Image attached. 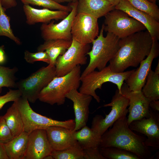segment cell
Masks as SVG:
<instances>
[{
    "mask_svg": "<svg viewBox=\"0 0 159 159\" xmlns=\"http://www.w3.org/2000/svg\"><path fill=\"white\" fill-rule=\"evenodd\" d=\"M153 42L147 30L120 39V48L109 61L111 70L120 73L130 67H137L150 53Z\"/></svg>",
    "mask_w": 159,
    "mask_h": 159,
    "instance_id": "cell-1",
    "label": "cell"
},
{
    "mask_svg": "<svg viewBox=\"0 0 159 159\" xmlns=\"http://www.w3.org/2000/svg\"><path fill=\"white\" fill-rule=\"evenodd\" d=\"M128 112H125L101 136L99 147H118L133 153L140 159H151L152 153L145 143L146 138L136 134L129 128L126 117Z\"/></svg>",
    "mask_w": 159,
    "mask_h": 159,
    "instance_id": "cell-2",
    "label": "cell"
},
{
    "mask_svg": "<svg viewBox=\"0 0 159 159\" xmlns=\"http://www.w3.org/2000/svg\"><path fill=\"white\" fill-rule=\"evenodd\" d=\"M104 24H102L99 35L92 42V49L87 54L89 63L81 75L82 77L97 69L100 70L115 56L120 48V39L112 33L103 35Z\"/></svg>",
    "mask_w": 159,
    "mask_h": 159,
    "instance_id": "cell-3",
    "label": "cell"
},
{
    "mask_svg": "<svg viewBox=\"0 0 159 159\" xmlns=\"http://www.w3.org/2000/svg\"><path fill=\"white\" fill-rule=\"evenodd\" d=\"M81 74V66L78 65L65 75L56 76L41 91L38 99L51 105L64 104L66 95L80 87Z\"/></svg>",
    "mask_w": 159,
    "mask_h": 159,
    "instance_id": "cell-4",
    "label": "cell"
},
{
    "mask_svg": "<svg viewBox=\"0 0 159 159\" xmlns=\"http://www.w3.org/2000/svg\"><path fill=\"white\" fill-rule=\"evenodd\" d=\"M135 70L120 73L114 72L111 70L109 65L99 71L95 70L80 77L82 84L79 92L91 96L99 103L100 99L95 92L97 89H101L104 83L109 82L116 85L119 93L121 94V89L124 81Z\"/></svg>",
    "mask_w": 159,
    "mask_h": 159,
    "instance_id": "cell-5",
    "label": "cell"
},
{
    "mask_svg": "<svg viewBox=\"0 0 159 159\" xmlns=\"http://www.w3.org/2000/svg\"><path fill=\"white\" fill-rule=\"evenodd\" d=\"M17 104L23 122L24 131L28 133L37 129L46 130L52 126L62 127L71 130L74 128V120L71 119L60 121L39 114L32 109L25 98L21 97L17 100Z\"/></svg>",
    "mask_w": 159,
    "mask_h": 159,
    "instance_id": "cell-6",
    "label": "cell"
},
{
    "mask_svg": "<svg viewBox=\"0 0 159 159\" xmlns=\"http://www.w3.org/2000/svg\"><path fill=\"white\" fill-rule=\"evenodd\" d=\"M56 76L55 66L49 64L16 82V88L21 92V97L34 103L38 99L41 91Z\"/></svg>",
    "mask_w": 159,
    "mask_h": 159,
    "instance_id": "cell-7",
    "label": "cell"
},
{
    "mask_svg": "<svg viewBox=\"0 0 159 159\" xmlns=\"http://www.w3.org/2000/svg\"><path fill=\"white\" fill-rule=\"evenodd\" d=\"M104 16V31L120 39L146 29L143 24L120 10L115 9Z\"/></svg>",
    "mask_w": 159,
    "mask_h": 159,
    "instance_id": "cell-8",
    "label": "cell"
},
{
    "mask_svg": "<svg viewBox=\"0 0 159 159\" xmlns=\"http://www.w3.org/2000/svg\"><path fill=\"white\" fill-rule=\"evenodd\" d=\"M128 98L119 93L118 89L115 92L110 103L105 104L104 107H111V110L104 118L102 115H96L93 118L91 129L99 136L101 137L108 128L125 112L128 111Z\"/></svg>",
    "mask_w": 159,
    "mask_h": 159,
    "instance_id": "cell-9",
    "label": "cell"
},
{
    "mask_svg": "<svg viewBox=\"0 0 159 159\" xmlns=\"http://www.w3.org/2000/svg\"><path fill=\"white\" fill-rule=\"evenodd\" d=\"M90 49V44H81L72 39L70 47L56 60L55 64L56 76H63L76 66L85 64L87 63L86 55Z\"/></svg>",
    "mask_w": 159,
    "mask_h": 159,
    "instance_id": "cell-10",
    "label": "cell"
},
{
    "mask_svg": "<svg viewBox=\"0 0 159 159\" xmlns=\"http://www.w3.org/2000/svg\"><path fill=\"white\" fill-rule=\"evenodd\" d=\"M98 19L87 14L77 13L72 21V39L81 44L92 43L98 36Z\"/></svg>",
    "mask_w": 159,
    "mask_h": 159,
    "instance_id": "cell-11",
    "label": "cell"
},
{
    "mask_svg": "<svg viewBox=\"0 0 159 159\" xmlns=\"http://www.w3.org/2000/svg\"><path fill=\"white\" fill-rule=\"evenodd\" d=\"M77 1L70 4L71 11L59 22L55 24L53 21L48 23L42 24L40 27L41 35L44 41L55 39L72 40L71 27L73 19L77 13Z\"/></svg>",
    "mask_w": 159,
    "mask_h": 159,
    "instance_id": "cell-12",
    "label": "cell"
},
{
    "mask_svg": "<svg viewBox=\"0 0 159 159\" xmlns=\"http://www.w3.org/2000/svg\"><path fill=\"white\" fill-rule=\"evenodd\" d=\"M132 130L147 137L145 143L147 146L153 149H159V113L150 108V117L134 120L129 125Z\"/></svg>",
    "mask_w": 159,
    "mask_h": 159,
    "instance_id": "cell-13",
    "label": "cell"
},
{
    "mask_svg": "<svg viewBox=\"0 0 159 159\" xmlns=\"http://www.w3.org/2000/svg\"><path fill=\"white\" fill-rule=\"evenodd\" d=\"M152 47L148 55L140 63L139 67L132 72L125 80L130 90L134 92L142 91L148 75L151 69L153 59L159 55V44L158 40L153 39Z\"/></svg>",
    "mask_w": 159,
    "mask_h": 159,
    "instance_id": "cell-14",
    "label": "cell"
},
{
    "mask_svg": "<svg viewBox=\"0 0 159 159\" xmlns=\"http://www.w3.org/2000/svg\"><path fill=\"white\" fill-rule=\"evenodd\" d=\"M121 92L129 100V113L127 117L128 125L133 121L150 117V101L144 96L142 91L134 92L130 90L127 85L123 83Z\"/></svg>",
    "mask_w": 159,
    "mask_h": 159,
    "instance_id": "cell-15",
    "label": "cell"
},
{
    "mask_svg": "<svg viewBox=\"0 0 159 159\" xmlns=\"http://www.w3.org/2000/svg\"><path fill=\"white\" fill-rule=\"evenodd\" d=\"M52 151L46 130L37 129L29 133L24 159H44Z\"/></svg>",
    "mask_w": 159,
    "mask_h": 159,
    "instance_id": "cell-16",
    "label": "cell"
},
{
    "mask_svg": "<svg viewBox=\"0 0 159 159\" xmlns=\"http://www.w3.org/2000/svg\"><path fill=\"white\" fill-rule=\"evenodd\" d=\"M92 97L73 89L66 95V98L71 100L75 115V126L77 131L86 125L89 117V106Z\"/></svg>",
    "mask_w": 159,
    "mask_h": 159,
    "instance_id": "cell-17",
    "label": "cell"
},
{
    "mask_svg": "<svg viewBox=\"0 0 159 159\" xmlns=\"http://www.w3.org/2000/svg\"><path fill=\"white\" fill-rule=\"evenodd\" d=\"M115 9L120 10L143 24L153 39H159V21L149 15L134 7L127 0H120Z\"/></svg>",
    "mask_w": 159,
    "mask_h": 159,
    "instance_id": "cell-18",
    "label": "cell"
},
{
    "mask_svg": "<svg viewBox=\"0 0 159 159\" xmlns=\"http://www.w3.org/2000/svg\"><path fill=\"white\" fill-rule=\"evenodd\" d=\"M23 10L26 17V23L29 25L39 23H48L54 20H62L69 13L65 11L53 10L44 8L37 9L28 4L24 5Z\"/></svg>",
    "mask_w": 159,
    "mask_h": 159,
    "instance_id": "cell-19",
    "label": "cell"
},
{
    "mask_svg": "<svg viewBox=\"0 0 159 159\" xmlns=\"http://www.w3.org/2000/svg\"><path fill=\"white\" fill-rule=\"evenodd\" d=\"M53 151H60L69 148L77 141L74 137L75 131L62 127L52 126L46 129Z\"/></svg>",
    "mask_w": 159,
    "mask_h": 159,
    "instance_id": "cell-20",
    "label": "cell"
},
{
    "mask_svg": "<svg viewBox=\"0 0 159 159\" xmlns=\"http://www.w3.org/2000/svg\"><path fill=\"white\" fill-rule=\"evenodd\" d=\"M115 9V6L106 0H78L77 13H85L97 19L105 16Z\"/></svg>",
    "mask_w": 159,
    "mask_h": 159,
    "instance_id": "cell-21",
    "label": "cell"
},
{
    "mask_svg": "<svg viewBox=\"0 0 159 159\" xmlns=\"http://www.w3.org/2000/svg\"><path fill=\"white\" fill-rule=\"evenodd\" d=\"M72 41L55 39L45 41L37 48V51H45L50 59L49 64L55 66L58 57L63 54L70 47Z\"/></svg>",
    "mask_w": 159,
    "mask_h": 159,
    "instance_id": "cell-22",
    "label": "cell"
},
{
    "mask_svg": "<svg viewBox=\"0 0 159 159\" xmlns=\"http://www.w3.org/2000/svg\"><path fill=\"white\" fill-rule=\"evenodd\" d=\"M29 134L23 131L19 135L3 144L9 159H24Z\"/></svg>",
    "mask_w": 159,
    "mask_h": 159,
    "instance_id": "cell-23",
    "label": "cell"
},
{
    "mask_svg": "<svg viewBox=\"0 0 159 159\" xmlns=\"http://www.w3.org/2000/svg\"><path fill=\"white\" fill-rule=\"evenodd\" d=\"M13 137L20 135L24 131V124L18 108L17 101L14 102L3 116Z\"/></svg>",
    "mask_w": 159,
    "mask_h": 159,
    "instance_id": "cell-24",
    "label": "cell"
},
{
    "mask_svg": "<svg viewBox=\"0 0 159 159\" xmlns=\"http://www.w3.org/2000/svg\"><path fill=\"white\" fill-rule=\"evenodd\" d=\"M142 91L150 102L159 99V60L155 71L149 72Z\"/></svg>",
    "mask_w": 159,
    "mask_h": 159,
    "instance_id": "cell-25",
    "label": "cell"
},
{
    "mask_svg": "<svg viewBox=\"0 0 159 159\" xmlns=\"http://www.w3.org/2000/svg\"><path fill=\"white\" fill-rule=\"evenodd\" d=\"M74 137L83 150L97 148L99 147L101 137L87 125L79 130L75 131Z\"/></svg>",
    "mask_w": 159,
    "mask_h": 159,
    "instance_id": "cell-26",
    "label": "cell"
},
{
    "mask_svg": "<svg viewBox=\"0 0 159 159\" xmlns=\"http://www.w3.org/2000/svg\"><path fill=\"white\" fill-rule=\"evenodd\" d=\"M6 10L3 7L0 0V36H4L13 41L16 44H21L20 39L14 33L11 28L10 18L5 12Z\"/></svg>",
    "mask_w": 159,
    "mask_h": 159,
    "instance_id": "cell-27",
    "label": "cell"
},
{
    "mask_svg": "<svg viewBox=\"0 0 159 159\" xmlns=\"http://www.w3.org/2000/svg\"><path fill=\"white\" fill-rule=\"evenodd\" d=\"M101 155L107 159H140L133 153L115 147L99 148Z\"/></svg>",
    "mask_w": 159,
    "mask_h": 159,
    "instance_id": "cell-28",
    "label": "cell"
},
{
    "mask_svg": "<svg viewBox=\"0 0 159 159\" xmlns=\"http://www.w3.org/2000/svg\"><path fill=\"white\" fill-rule=\"evenodd\" d=\"M51 155L54 159H84L83 150L77 141L64 150L52 151Z\"/></svg>",
    "mask_w": 159,
    "mask_h": 159,
    "instance_id": "cell-29",
    "label": "cell"
},
{
    "mask_svg": "<svg viewBox=\"0 0 159 159\" xmlns=\"http://www.w3.org/2000/svg\"><path fill=\"white\" fill-rule=\"evenodd\" d=\"M18 71L16 67L10 68L0 65V94L3 87L16 88L15 74Z\"/></svg>",
    "mask_w": 159,
    "mask_h": 159,
    "instance_id": "cell-30",
    "label": "cell"
},
{
    "mask_svg": "<svg viewBox=\"0 0 159 159\" xmlns=\"http://www.w3.org/2000/svg\"><path fill=\"white\" fill-rule=\"evenodd\" d=\"M134 7L146 13L159 21V9L155 4L148 0H127Z\"/></svg>",
    "mask_w": 159,
    "mask_h": 159,
    "instance_id": "cell-31",
    "label": "cell"
},
{
    "mask_svg": "<svg viewBox=\"0 0 159 159\" xmlns=\"http://www.w3.org/2000/svg\"><path fill=\"white\" fill-rule=\"evenodd\" d=\"M24 4L32 5L42 6L44 8L52 10H55L65 11L69 12L72 10L69 5L64 6L52 0H20Z\"/></svg>",
    "mask_w": 159,
    "mask_h": 159,
    "instance_id": "cell-32",
    "label": "cell"
},
{
    "mask_svg": "<svg viewBox=\"0 0 159 159\" xmlns=\"http://www.w3.org/2000/svg\"><path fill=\"white\" fill-rule=\"evenodd\" d=\"M24 58L26 62L29 64H33L37 61H42L48 64L50 62L49 56L45 51L31 52L28 50H25Z\"/></svg>",
    "mask_w": 159,
    "mask_h": 159,
    "instance_id": "cell-33",
    "label": "cell"
},
{
    "mask_svg": "<svg viewBox=\"0 0 159 159\" xmlns=\"http://www.w3.org/2000/svg\"><path fill=\"white\" fill-rule=\"evenodd\" d=\"M21 96V92L18 89H9V91L6 94L3 95H0V110L6 103L10 102L17 101Z\"/></svg>",
    "mask_w": 159,
    "mask_h": 159,
    "instance_id": "cell-34",
    "label": "cell"
},
{
    "mask_svg": "<svg viewBox=\"0 0 159 159\" xmlns=\"http://www.w3.org/2000/svg\"><path fill=\"white\" fill-rule=\"evenodd\" d=\"M13 138L3 116H0V143L4 144Z\"/></svg>",
    "mask_w": 159,
    "mask_h": 159,
    "instance_id": "cell-35",
    "label": "cell"
},
{
    "mask_svg": "<svg viewBox=\"0 0 159 159\" xmlns=\"http://www.w3.org/2000/svg\"><path fill=\"white\" fill-rule=\"evenodd\" d=\"M99 148L84 149V159H107L101 155Z\"/></svg>",
    "mask_w": 159,
    "mask_h": 159,
    "instance_id": "cell-36",
    "label": "cell"
},
{
    "mask_svg": "<svg viewBox=\"0 0 159 159\" xmlns=\"http://www.w3.org/2000/svg\"><path fill=\"white\" fill-rule=\"evenodd\" d=\"M3 7L6 9L15 7L17 3L16 0H1Z\"/></svg>",
    "mask_w": 159,
    "mask_h": 159,
    "instance_id": "cell-37",
    "label": "cell"
},
{
    "mask_svg": "<svg viewBox=\"0 0 159 159\" xmlns=\"http://www.w3.org/2000/svg\"><path fill=\"white\" fill-rule=\"evenodd\" d=\"M4 45L0 46V65H2L6 63L7 61V57L4 50Z\"/></svg>",
    "mask_w": 159,
    "mask_h": 159,
    "instance_id": "cell-38",
    "label": "cell"
},
{
    "mask_svg": "<svg viewBox=\"0 0 159 159\" xmlns=\"http://www.w3.org/2000/svg\"><path fill=\"white\" fill-rule=\"evenodd\" d=\"M149 107L155 112H159V100L151 101L149 103Z\"/></svg>",
    "mask_w": 159,
    "mask_h": 159,
    "instance_id": "cell-39",
    "label": "cell"
},
{
    "mask_svg": "<svg viewBox=\"0 0 159 159\" xmlns=\"http://www.w3.org/2000/svg\"><path fill=\"white\" fill-rule=\"evenodd\" d=\"M0 159H9L3 144L0 143Z\"/></svg>",
    "mask_w": 159,
    "mask_h": 159,
    "instance_id": "cell-40",
    "label": "cell"
},
{
    "mask_svg": "<svg viewBox=\"0 0 159 159\" xmlns=\"http://www.w3.org/2000/svg\"><path fill=\"white\" fill-rule=\"evenodd\" d=\"M113 5L114 6H116L119 3L120 0H106Z\"/></svg>",
    "mask_w": 159,
    "mask_h": 159,
    "instance_id": "cell-41",
    "label": "cell"
},
{
    "mask_svg": "<svg viewBox=\"0 0 159 159\" xmlns=\"http://www.w3.org/2000/svg\"><path fill=\"white\" fill-rule=\"evenodd\" d=\"M60 4L61 3L65 2H69L71 1V0H52Z\"/></svg>",
    "mask_w": 159,
    "mask_h": 159,
    "instance_id": "cell-42",
    "label": "cell"
},
{
    "mask_svg": "<svg viewBox=\"0 0 159 159\" xmlns=\"http://www.w3.org/2000/svg\"><path fill=\"white\" fill-rule=\"evenodd\" d=\"M44 159H54L52 155H50L45 157Z\"/></svg>",
    "mask_w": 159,
    "mask_h": 159,
    "instance_id": "cell-43",
    "label": "cell"
},
{
    "mask_svg": "<svg viewBox=\"0 0 159 159\" xmlns=\"http://www.w3.org/2000/svg\"><path fill=\"white\" fill-rule=\"evenodd\" d=\"M148 1L153 3H155L157 0H148Z\"/></svg>",
    "mask_w": 159,
    "mask_h": 159,
    "instance_id": "cell-44",
    "label": "cell"
},
{
    "mask_svg": "<svg viewBox=\"0 0 159 159\" xmlns=\"http://www.w3.org/2000/svg\"><path fill=\"white\" fill-rule=\"evenodd\" d=\"M72 2H75L78 1V0H71Z\"/></svg>",
    "mask_w": 159,
    "mask_h": 159,
    "instance_id": "cell-45",
    "label": "cell"
}]
</instances>
